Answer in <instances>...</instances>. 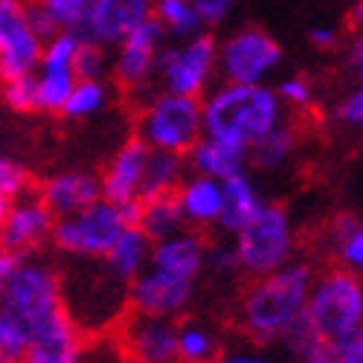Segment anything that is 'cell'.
<instances>
[{
	"mask_svg": "<svg viewBox=\"0 0 363 363\" xmlns=\"http://www.w3.org/2000/svg\"><path fill=\"white\" fill-rule=\"evenodd\" d=\"M116 349L128 363H177V320L131 314L119 323Z\"/></svg>",
	"mask_w": 363,
	"mask_h": 363,
	"instance_id": "cell-14",
	"label": "cell"
},
{
	"mask_svg": "<svg viewBox=\"0 0 363 363\" xmlns=\"http://www.w3.org/2000/svg\"><path fill=\"white\" fill-rule=\"evenodd\" d=\"M0 192H4L9 201L23 195V192H29V174H26V169L18 160H12L9 155H0Z\"/></svg>",
	"mask_w": 363,
	"mask_h": 363,
	"instance_id": "cell-38",
	"label": "cell"
},
{
	"mask_svg": "<svg viewBox=\"0 0 363 363\" xmlns=\"http://www.w3.org/2000/svg\"><path fill=\"white\" fill-rule=\"evenodd\" d=\"M113 96V87L108 79H76L70 96L62 108V116L67 119H90L102 113L111 105Z\"/></svg>",
	"mask_w": 363,
	"mask_h": 363,
	"instance_id": "cell-30",
	"label": "cell"
},
{
	"mask_svg": "<svg viewBox=\"0 0 363 363\" xmlns=\"http://www.w3.org/2000/svg\"><path fill=\"white\" fill-rule=\"evenodd\" d=\"M6 209H9V198L0 192V221H4V216H6Z\"/></svg>",
	"mask_w": 363,
	"mask_h": 363,
	"instance_id": "cell-51",
	"label": "cell"
},
{
	"mask_svg": "<svg viewBox=\"0 0 363 363\" xmlns=\"http://www.w3.org/2000/svg\"><path fill=\"white\" fill-rule=\"evenodd\" d=\"M221 198H224L221 180L192 174V172L180 180V186L174 189V201H177L180 216H184V224L192 230L216 227L218 213H221Z\"/></svg>",
	"mask_w": 363,
	"mask_h": 363,
	"instance_id": "cell-22",
	"label": "cell"
},
{
	"mask_svg": "<svg viewBox=\"0 0 363 363\" xmlns=\"http://www.w3.org/2000/svg\"><path fill=\"white\" fill-rule=\"evenodd\" d=\"M337 363H363V328L337 349Z\"/></svg>",
	"mask_w": 363,
	"mask_h": 363,
	"instance_id": "cell-47",
	"label": "cell"
},
{
	"mask_svg": "<svg viewBox=\"0 0 363 363\" xmlns=\"http://www.w3.org/2000/svg\"><path fill=\"white\" fill-rule=\"evenodd\" d=\"M87 363H128V360L123 357V352H119L116 346H105L102 354L96 349H90L87 352Z\"/></svg>",
	"mask_w": 363,
	"mask_h": 363,
	"instance_id": "cell-49",
	"label": "cell"
},
{
	"mask_svg": "<svg viewBox=\"0 0 363 363\" xmlns=\"http://www.w3.org/2000/svg\"><path fill=\"white\" fill-rule=\"evenodd\" d=\"M125 227L134 224H128L123 206L99 198L73 216L55 218L50 245L70 262H102Z\"/></svg>",
	"mask_w": 363,
	"mask_h": 363,
	"instance_id": "cell-7",
	"label": "cell"
},
{
	"mask_svg": "<svg viewBox=\"0 0 363 363\" xmlns=\"http://www.w3.org/2000/svg\"><path fill=\"white\" fill-rule=\"evenodd\" d=\"M203 137L227 140L253 148L264 134L288 119L277 87L270 84H233L218 82L201 96Z\"/></svg>",
	"mask_w": 363,
	"mask_h": 363,
	"instance_id": "cell-2",
	"label": "cell"
},
{
	"mask_svg": "<svg viewBox=\"0 0 363 363\" xmlns=\"http://www.w3.org/2000/svg\"><path fill=\"white\" fill-rule=\"evenodd\" d=\"M354 224H357V218H354V216H337L335 221H331V224L325 227V233H323V245H325V250H328V253L335 250V247L340 245V241H343V235H346Z\"/></svg>",
	"mask_w": 363,
	"mask_h": 363,
	"instance_id": "cell-43",
	"label": "cell"
},
{
	"mask_svg": "<svg viewBox=\"0 0 363 363\" xmlns=\"http://www.w3.org/2000/svg\"><path fill=\"white\" fill-rule=\"evenodd\" d=\"M296 143H299V134L285 119L282 125H277L270 134H264L250 148V166H256L262 172H279V169H285L294 160V155H296Z\"/></svg>",
	"mask_w": 363,
	"mask_h": 363,
	"instance_id": "cell-26",
	"label": "cell"
},
{
	"mask_svg": "<svg viewBox=\"0 0 363 363\" xmlns=\"http://www.w3.org/2000/svg\"><path fill=\"white\" fill-rule=\"evenodd\" d=\"M277 94H279L282 105L294 108V111H308L314 105V99H317L314 84L306 76H285V79H279Z\"/></svg>",
	"mask_w": 363,
	"mask_h": 363,
	"instance_id": "cell-36",
	"label": "cell"
},
{
	"mask_svg": "<svg viewBox=\"0 0 363 363\" xmlns=\"http://www.w3.org/2000/svg\"><path fill=\"white\" fill-rule=\"evenodd\" d=\"M41 50L44 38L29 23L26 0H0V84L33 76Z\"/></svg>",
	"mask_w": 363,
	"mask_h": 363,
	"instance_id": "cell-11",
	"label": "cell"
},
{
	"mask_svg": "<svg viewBox=\"0 0 363 363\" xmlns=\"http://www.w3.org/2000/svg\"><path fill=\"white\" fill-rule=\"evenodd\" d=\"M151 9L155 0H94L82 35L113 50L134 26L151 18Z\"/></svg>",
	"mask_w": 363,
	"mask_h": 363,
	"instance_id": "cell-18",
	"label": "cell"
},
{
	"mask_svg": "<svg viewBox=\"0 0 363 363\" xmlns=\"http://www.w3.org/2000/svg\"><path fill=\"white\" fill-rule=\"evenodd\" d=\"M186 174H189V166H186L184 155H172V151H151L148 148L140 201L157 198V195H174V189L180 186V180H184Z\"/></svg>",
	"mask_w": 363,
	"mask_h": 363,
	"instance_id": "cell-25",
	"label": "cell"
},
{
	"mask_svg": "<svg viewBox=\"0 0 363 363\" xmlns=\"http://www.w3.org/2000/svg\"><path fill=\"white\" fill-rule=\"evenodd\" d=\"M87 335L62 308L47 323L29 331L23 363H87Z\"/></svg>",
	"mask_w": 363,
	"mask_h": 363,
	"instance_id": "cell-16",
	"label": "cell"
},
{
	"mask_svg": "<svg viewBox=\"0 0 363 363\" xmlns=\"http://www.w3.org/2000/svg\"><path fill=\"white\" fill-rule=\"evenodd\" d=\"M137 227L151 238H166L177 230H184V216L177 209L174 195H157V198H145L140 201V216H137Z\"/></svg>",
	"mask_w": 363,
	"mask_h": 363,
	"instance_id": "cell-29",
	"label": "cell"
},
{
	"mask_svg": "<svg viewBox=\"0 0 363 363\" xmlns=\"http://www.w3.org/2000/svg\"><path fill=\"white\" fill-rule=\"evenodd\" d=\"M151 241L137 224L134 227H125L119 233V238L111 245V250L105 253L102 264L108 267V274L113 279H119L123 285H128L131 279H137L143 270L148 267V259H151Z\"/></svg>",
	"mask_w": 363,
	"mask_h": 363,
	"instance_id": "cell-24",
	"label": "cell"
},
{
	"mask_svg": "<svg viewBox=\"0 0 363 363\" xmlns=\"http://www.w3.org/2000/svg\"><path fill=\"white\" fill-rule=\"evenodd\" d=\"M352 26L363 29V0H354V6H352Z\"/></svg>",
	"mask_w": 363,
	"mask_h": 363,
	"instance_id": "cell-50",
	"label": "cell"
},
{
	"mask_svg": "<svg viewBox=\"0 0 363 363\" xmlns=\"http://www.w3.org/2000/svg\"><path fill=\"white\" fill-rule=\"evenodd\" d=\"M221 354L218 335L201 320L177 323V363H213Z\"/></svg>",
	"mask_w": 363,
	"mask_h": 363,
	"instance_id": "cell-28",
	"label": "cell"
},
{
	"mask_svg": "<svg viewBox=\"0 0 363 363\" xmlns=\"http://www.w3.org/2000/svg\"><path fill=\"white\" fill-rule=\"evenodd\" d=\"M145 160H148V145L140 143L137 137L125 140L119 145L111 160L105 163L99 174L102 198L111 203H131L140 201L143 189V174H145Z\"/></svg>",
	"mask_w": 363,
	"mask_h": 363,
	"instance_id": "cell-20",
	"label": "cell"
},
{
	"mask_svg": "<svg viewBox=\"0 0 363 363\" xmlns=\"http://www.w3.org/2000/svg\"><path fill=\"white\" fill-rule=\"evenodd\" d=\"M38 6L50 15V21L55 23L58 33H76V35H82L94 0H38Z\"/></svg>",
	"mask_w": 363,
	"mask_h": 363,
	"instance_id": "cell-32",
	"label": "cell"
},
{
	"mask_svg": "<svg viewBox=\"0 0 363 363\" xmlns=\"http://www.w3.org/2000/svg\"><path fill=\"white\" fill-rule=\"evenodd\" d=\"M195 6V12L203 18L206 26L213 23H224L230 18V12L235 9V0H189Z\"/></svg>",
	"mask_w": 363,
	"mask_h": 363,
	"instance_id": "cell-41",
	"label": "cell"
},
{
	"mask_svg": "<svg viewBox=\"0 0 363 363\" xmlns=\"http://www.w3.org/2000/svg\"><path fill=\"white\" fill-rule=\"evenodd\" d=\"M148 267H157L163 274H172L177 279L198 285V279L206 270V238L201 235V230H192V227H184L166 238H157L151 245Z\"/></svg>",
	"mask_w": 363,
	"mask_h": 363,
	"instance_id": "cell-17",
	"label": "cell"
},
{
	"mask_svg": "<svg viewBox=\"0 0 363 363\" xmlns=\"http://www.w3.org/2000/svg\"><path fill=\"white\" fill-rule=\"evenodd\" d=\"M238 274L250 279L267 277L296 259V224L288 206L264 201L256 216L233 235Z\"/></svg>",
	"mask_w": 363,
	"mask_h": 363,
	"instance_id": "cell-4",
	"label": "cell"
},
{
	"mask_svg": "<svg viewBox=\"0 0 363 363\" xmlns=\"http://www.w3.org/2000/svg\"><path fill=\"white\" fill-rule=\"evenodd\" d=\"M206 270L221 274V277L238 274V259H235L233 238H224V241H218V245H206Z\"/></svg>",
	"mask_w": 363,
	"mask_h": 363,
	"instance_id": "cell-39",
	"label": "cell"
},
{
	"mask_svg": "<svg viewBox=\"0 0 363 363\" xmlns=\"http://www.w3.org/2000/svg\"><path fill=\"white\" fill-rule=\"evenodd\" d=\"M285 349L291 352L294 363H337V349L317 337L302 320L291 335L285 337Z\"/></svg>",
	"mask_w": 363,
	"mask_h": 363,
	"instance_id": "cell-31",
	"label": "cell"
},
{
	"mask_svg": "<svg viewBox=\"0 0 363 363\" xmlns=\"http://www.w3.org/2000/svg\"><path fill=\"white\" fill-rule=\"evenodd\" d=\"M218 76V41L201 33L184 41H169L157 58L155 87L163 94L201 99Z\"/></svg>",
	"mask_w": 363,
	"mask_h": 363,
	"instance_id": "cell-8",
	"label": "cell"
},
{
	"mask_svg": "<svg viewBox=\"0 0 363 363\" xmlns=\"http://www.w3.org/2000/svg\"><path fill=\"white\" fill-rule=\"evenodd\" d=\"M192 294H195V282L177 279L157 267H145L137 279L128 282V308L131 314L177 320L189 308Z\"/></svg>",
	"mask_w": 363,
	"mask_h": 363,
	"instance_id": "cell-15",
	"label": "cell"
},
{
	"mask_svg": "<svg viewBox=\"0 0 363 363\" xmlns=\"http://www.w3.org/2000/svg\"><path fill=\"white\" fill-rule=\"evenodd\" d=\"M35 195L44 201V206L55 218H65L90 203H96L102 198V186H99V174H94V172L65 169V172L47 174Z\"/></svg>",
	"mask_w": 363,
	"mask_h": 363,
	"instance_id": "cell-19",
	"label": "cell"
},
{
	"mask_svg": "<svg viewBox=\"0 0 363 363\" xmlns=\"http://www.w3.org/2000/svg\"><path fill=\"white\" fill-rule=\"evenodd\" d=\"M18 262H21V256H15V253H9V250L0 247V294L6 291V285H9L12 274H15Z\"/></svg>",
	"mask_w": 363,
	"mask_h": 363,
	"instance_id": "cell-48",
	"label": "cell"
},
{
	"mask_svg": "<svg viewBox=\"0 0 363 363\" xmlns=\"http://www.w3.org/2000/svg\"><path fill=\"white\" fill-rule=\"evenodd\" d=\"M221 186H224V198H221V213H218L216 230L224 238H233L241 227L256 216V209L264 203V198H262V192L256 186V180L250 177V172L224 180Z\"/></svg>",
	"mask_w": 363,
	"mask_h": 363,
	"instance_id": "cell-23",
	"label": "cell"
},
{
	"mask_svg": "<svg viewBox=\"0 0 363 363\" xmlns=\"http://www.w3.org/2000/svg\"><path fill=\"white\" fill-rule=\"evenodd\" d=\"M26 15H29V23H33V29H35V33L47 41L50 35H55L58 33V29H55V23L50 21V15L38 6V0H26Z\"/></svg>",
	"mask_w": 363,
	"mask_h": 363,
	"instance_id": "cell-44",
	"label": "cell"
},
{
	"mask_svg": "<svg viewBox=\"0 0 363 363\" xmlns=\"http://www.w3.org/2000/svg\"><path fill=\"white\" fill-rule=\"evenodd\" d=\"M306 325L335 349L354 337L363 328V277L346 267L317 274L306 302Z\"/></svg>",
	"mask_w": 363,
	"mask_h": 363,
	"instance_id": "cell-3",
	"label": "cell"
},
{
	"mask_svg": "<svg viewBox=\"0 0 363 363\" xmlns=\"http://www.w3.org/2000/svg\"><path fill=\"white\" fill-rule=\"evenodd\" d=\"M73 70H76V79H108L111 50L102 47L99 41H90L82 35L76 47V58H73Z\"/></svg>",
	"mask_w": 363,
	"mask_h": 363,
	"instance_id": "cell-33",
	"label": "cell"
},
{
	"mask_svg": "<svg viewBox=\"0 0 363 363\" xmlns=\"http://www.w3.org/2000/svg\"><path fill=\"white\" fill-rule=\"evenodd\" d=\"M308 41H311L314 50H323L325 52V50H335L340 44V33L331 23H317V26H311Z\"/></svg>",
	"mask_w": 363,
	"mask_h": 363,
	"instance_id": "cell-45",
	"label": "cell"
},
{
	"mask_svg": "<svg viewBox=\"0 0 363 363\" xmlns=\"http://www.w3.org/2000/svg\"><path fill=\"white\" fill-rule=\"evenodd\" d=\"M0 96H4V102H6L12 111H18V113H33V111H38L35 73H33V76L12 79V82H4V84H0Z\"/></svg>",
	"mask_w": 363,
	"mask_h": 363,
	"instance_id": "cell-35",
	"label": "cell"
},
{
	"mask_svg": "<svg viewBox=\"0 0 363 363\" xmlns=\"http://www.w3.org/2000/svg\"><path fill=\"white\" fill-rule=\"evenodd\" d=\"M335 119L340 125H349V128H360L363 125V79L337 102Z\"/></svg>",
	"mask_w": 363,
	"mask_h": 363,
	"instance_id": "cell-40",
	"label": "cell"
},
{
	"mask_svg": "<svg viewBox=\"0 0 363 363\" xmlns=\"http://www.w3.org/2000/svg\"><path fill=\"white\" fill-rule=\"evenodd\" d=\"M331 256H337L340 267H346V270H352V274L363 277V224L360 221L343 235V241L335 250H331Z\"/></svg>",
	"mask_w": 363,
	"mask_h": 363,
	"instance_id": "cell-37",
	"label": "cell"
},
{
	"mask_svg": "<svg viewBox=\"0 0 363 363\" xmlns=\"http://www.w3.org/2000/svg\"><path fill=\"white\" fill-rule=\"evenodd\" d=\"M343 65H346L349 76H354L357 82L363 79V29H354V35L349 38L346 52H343Z\"/></svg>",
	"mask_w": 363,
	"mask_h": 363,
	"instance_id": "cell-42",
	"label": "cell"
},
{
	"mask_svg": "<svg viewBox=\"0 0 363 363\" xmlns=\"http://www.w3.org/2000/svg\"><path fill=\"white\" fill-rule=\"evenodd\" d=\"M314 267L302 259L267 277L253 279L238 302V325L259 346L285 343V337L306 320V302L314 282Z\"/></svg>",
	"mask_w": 363,
	"mask_h": 363,
	"instance_id": "cell-1",
	"label": "cell"
},
{
	"mask_svg": "<svg viewBox=\"0 0 363 363\" xmlns=\"http://www.w3.org/2000/svg\"><path fill=\"white\" fill-rule=\"evenodd\" d=\"M213 363H274L267 354L256 352V349H227L221 352Z\"/></svg>",
	"mask_w": 363,
	"mask_h": 363,
	"instance_id": "cell-46",
	"label": "cell"
},
{
	"mask_svg": "<svg viewBox=\"0 0 363 363\" xmlns=\"http://www.w3.org/2000/svg\"><path fill=\"white\" fill-rule=\"evenodd\" d=\"M186 166L192 174H203L224 184V180L245 174L250 169V148L227 143V140H216V137H201L186 151Z\"/></svg>",
	"mask_w": 363,
	"mask_h": 363,
	"instance_id": "cell-21",
	"label": "cell"
},
{
	"mask_svg": "<svg viewBox=\"0 0 363 363\" xmlns=\"http://www.w3.org/2000/svg\"><path fill=\"white\" fill-rule=\"evenodd\" d=\"M203 137L201 99L151 90L140 102L137 113V140L151 151H172L184 155Z\"/></svg>",
	"mask_w": 363,
	"mask_h": 363,
	"instance_id": "cell-6",
	"label": "cell"
},
{
	"mask_svg": "<svg viewBox=\"0 0 363 363\" xmlns=\"http://www.w3.org/2000/svg\"><path fill=\"white\" fill-rule=\"evenodd\" d=\"M151 18L160 23V29L166 33L169 41H184V38L206 33L203 18L195 12V6L189 0H155Z\"/></svg>",
	"mask_w": 363,
	"mask_h": 363,
	"instance_id": "cell-27",
	"label": "cell"
},
{
	"mask_svg": "<svg viewBox=\"0 0 363 363\" xmlns=\"http://www.w3.org/2000/svg\"><path fill=\"white\" fill-rule=\"evenodd\" d=\"M26 346H29V331L12 314L0 308V354L9 363H23Z\"/></svg>",
	"mask_w": 363,
	"mask_h": 363,
	"instance_id": "cell-34",
	"label": "cell"
},
{
	"mask_svg": "<svg viewBox=\"0 0 363 363\" xmlns=\"http://www.w3.org/2000/svg\"><path fill=\"white\" fill-rule=\"evenodd\" d=\"M76 33H55L44 41L41 62L35 70V90H38V111L41 113H62L70 90L76 84L73 58L79 47Z\"/></svg>",
	"mask_w": 363,
	"mask_h": 363,
	"instance_id": "cell-13",
	"label": "cell"
},
{
	"mask_svg": "<svg viewBox=\"0 0 363 363\" xmlns=\"http://www.w3.org/2000/svg\"><path fill=\"white\" fill-rule=\"evenodd\" d=\"M55 216L44 206L35 192H23L9 201V209L0 221V247L15 256H35L52 238Z\"/></svg>",
	"mask_w": 363,
	"mask_h": 363,
	"instance_id": "cell-12",
	"label": "cell"
},
{
	"mask_svg": "<svg viewBox=\"0 0 363 363\" xmlns=\"http://www.w3.org/2000/svg\"><path fill=\"white\" fill-rule=\"evenodd\" d=\"M169 44L166 33L155 18L143 21L131 33L111 50V76L113 82L128 90V94L140 96L145 90L155 87V73H157V58L163 47Z\"/></svg>",
	"mask_w": 363,
	"mask_h": 363,
	"instance_id": "cell-10",
	"label": "cell"
},
{
	"mask_svg": "<svg viewBox=\"0 0 363 363\" xmlns=\"http://www.w3.org/2000/svg\"><path fill=\"white\" fill-rule=\"evenodd\" d=\"M282 65L279 41L259 26H241L218 44V76L233 84H267Z\"/></svg>",
	"mask_w": 363,
	"mask_h": 363,
	"instance_id": "cell-9",
	"label": "cell"
},
{
	"mask_svg": "<svg viewBox=\"0 0 363 363\" xmlns=\"http://www.w3.org/2000/svg\"><path fill=\"white\" fill-rule=\"evenodd\" d=\"M0 308L12 314L26 331L38 328L65 308V274L41 253L23 256L6 291L0 294Z\"/></svg>",
	"mask_w": 363,
	"mask_h": 363,
	"instance_id": "cell-5",
	"label": "cell"
}]
</instances>
